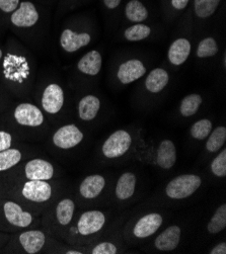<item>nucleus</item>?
Returning a JSON list of instances; mask_svg holds the SVG:
<instances>
[{"instance_id": "nucleus-1", "label": "nucleus", "mask_w": 226, "mask_h": 254, "mask_svg": "<svg viewBox=\"0 0 226 254\" xmlns=\"http://www.w3.org/2000/svg\"><path fill=\"white\" fill-rule=\"evenodd\" d=\"M109 213L102 210H88L72 221L64 233L65 240L74 246H85L92 244L102 238L109 223Z\"/></svg>"}, {"instance_id": "nucleus-2", "label": "nucleus", "mask_w": 226, "mask_h": 254, "mask_svg": "<svg viewBox=\"0 0 226 254\" xmlns=\"http://www.w3.org/2000/svg\"><path fill=\"white\" fill-rule=\"evenodd\" d=\"M36 223V217L19 202L11 199H0V230L21 231L31 228Z\"/></svg>"}, {"instance_id": "nucleus-3", "label": "nucleus", "mask_w": 226, "mask_h": 254, "mask_svg": "<svg viewBox=\"0 0 226 254\" xmlns=\"http://www.w3.org/2000/svg\"><path fill=\"white\" fill-rule=\"evenodd\" d=\"M75 212L76 202L72 197L64 196L57 200L55 205L45 214L43 224L51 234L64 235L74 219Z\"/></svg>"}, {"instance_id": "nucleus-4", "label": "nucleus", "mask_w": 226, "mask_h": 254, "mask_svg": "<svg viewBox=\"0 0 226 254\" xmlns=\"http://www.w3.org/2000/svg\"><path fill=\"white\" fill-rule=\"evenodd\" d=\"M165 217L162 213L151 212L130 221L125 228L124 236L128 243L135 244L154 235L163 225Z\"/></svg>"}, {"instance_id": "nucleus-5", "label": "nucleus", "mask_w": 226, "mask_h": 254, "mask_svg": "<svg viewBox=\"0 0 226 254\" xmlns=\"http://www.w3.org/2000/svg\"><path fill=\"white\" fill-rule=\"evenodd\" d=\"M142 155L144 161L162 170L171 169L178 159L177 147L169 139H163L156 145L147 147Z\"/></svg>"}, {"instance_id": "nucleus-6", "label": "nucleus", "mask_w": 226, "mask_h": 254, "mask_svg": "<svg viewBox=\"0 0 226 254\" xmlns=\"http://www.w3.org/2000/svg\"><path fill=\"white\" fill-rule=\"evenodd\" d=\"M134 135L127 130H117L103 143L100 152L107 160H117L127 155L134 145Z\"/></svg>"}, {"instance_id": "nucleus-7", "label": "nucleus", "mask_w": 226, "mask_h": 254, "mask_svg": "<svg viewBox=\"0 0 226 254\" xmlns=\"http://www.w3.org/2000/svg\"><path fill=\"white\" fill-rule=\"evenodd\" d=\"M202 183V177L198 174H181L173 177L167 183L164 189V193L169 199H186L192 196L200 189Z\"/></svg>"}, {"instance_id": "nucleus-8", "label": "nucleus", "mask_w": 226, "mask_h": 254, "mask_svg": "<svg viewBox=\"0 0 226 254\" xmlns=\"http://www.w3.org/2000/svg\"><path fill=\"white\" fill-rule=\"evenodd\" d=\"M21 199L35 205H45L54 196V187L48 181H27L18 188Z\"/></svg>"}, {"instance_id": "nucleus-9", "label": "nucleus", "mask_w": 226, "mask_h": 254, "mask_svg": "<svg viewBox=\"0 0 226 254\" xmlns=\"http://www.w3.org/2000/svg\"><path fill=\"white\" fill-rule=\"evenodd\" d=\"M47 243V235L40 229L21 230L10 244L16 249L17 247L22 253L37 254L41 252Z\"/></svg>"}, {"instance_id": "nucleus-10", "label": "nucleus", "mask_w": 226, "mask_h": 254, "mask_svg": "<svg viewBox=\"0 0 226 254\" xmlns=\"http://www.w3.org/2000/svg\"><path fill=\"white\" fill-rule=\"evenodd\" d=\"M84 140V133L75 124L60 127L52 136V144L58 150L68 151L79 146Z\"/></svg>"}, {"instance_id": "nucleus-11", "label": "nucleus", "mask_w": 226, "mask_h": 254, "mask_svg": "<svg viewBox=\"0 0 226 254\" xmlns=\"http://www.w3.org/2000/svg\"><path fill=\"white\" fill-rule=\"evenodd\" d=\"M107 188V176L99 173L90 174L81 181L78 187V196L83 202H93L103 195Z\"/></svg>"}, {"instance_id": "nucleus-12", "label": "nucleus", "mask_w": 226, "mask_h": 254, "mask_svg": "<svg viewBox=\"0 0 226 254\" xmlns=\"http://www.w3.org/2000/svg\"><path fill=\"white\" fill-rule=\"evenodd\" d=\"M22 175L28 181H52L57 170L51 161L43 158H33L22 166Z\"/></svg>"}, {"instance_id": "nucleus-13", "label": "nucleus", "mask_w": 226, "mask_h": 254, "mask_svg": "<svg viewBox=\"0 0 226 254\" xmlns=\"http://www.w3.org/2000/svg\"><path fill=\"white\" fill-rule=\"evenodd\" d=\"M138 185V177L133 171H124L120 174L114 188L113 198L117 204L129 202L135 195Z\"/></svg>"}, {"instance_id": "nucleus-14", "label": "nucleus", "mask_w": 226, "mask_h": 254, "mask_svg": "<svg viewBox=\"0 0 226 254\" xmlns=\"http://www.w3.org/2000/svg\"><path fill=\"white\" fill-rule=\"evenodd\" d=\"M13 119L16 125L22 128L38 129L45 123V117L42 111L32 104H20L13 113Z\"/></svg>"}, {"instance_id": "nucleus-15", "label": "nucleus", "mask_w": 226, "mask_h": 254, "mask_svg": "<svg viewBox=\"0 0 226 254\" xmlns=\"http://www.w3.org/2000/svg\"><path fill=\"white\" fill-rule=\"evenodd\" d=\"M182 240V228L179 225H171L160 232L153 240L152 247L156 251L169 252L177 249Z\"/></svg>"}, {"instance_id": "nucleus-16", "label": "nucleus", "mask_w": 226, "mask_h": 254, "mask_svg": "<svg viewBox=\"0 0 226 254\" xmlns=\"http://www.w3.org/2000/svg\"><path fill=\"white\" fill-rule=\"evenodd\" d=\"M64 105V91L56 83L49 84L42 95V108L49 115L58 114Z\"/></svg>"}, {"instance_id": "nucleus-17", "label": "nucleus", "mask_w": 226, "mask_h": 254, "mask_svg": "<svg viewBox=\"0 0 226 254\" xmlns=\"http://www.w3.org/2000/svg\"><path fill=\"white\" fill-rule=\"evenodd\" d=\"M146 73V67L137 59H131L124 62L118 70V78L123 84L132 83Z\"/></svg>"}, {"instance_id": "nucleus-18", "label": "nucleus", "mask_w": 226, "mask_h": 254, "mask_svg": "<svg viewBox=\"0 0 226 254\" xmlns=\"http://www.w3.org/2000/svg\"><path fill=\"white\" fill-rule=\"evenodd\" d=\"M39 13L35 5L31 2H21L19 8L11 15V22L18 28H30L37 23Z\"/></svg>"}, {"instance_id": "nucleus-19", "label": "nucleus", "mask_w": 226, "mask_h": 254, "mask_svg": "<svg viewBox=\"0 0 226 254\" xmlns=\"http://www.w3.org/2000/svg\"><path fill=\"white\" fill-rule=\"evenodd\" d=\"M90 43V36L86 33L77 34L71 30L63 31L60 38V45L68 53L76 52L79 49L87 46Z\"/></svg>"}, {"instance_id": "nucleus-20", "label": "nucleus", "mask_w": 226, "mask_h": 254, "mask_svg": "<svg viewBox=\"0 0 226 254\" xmlns=\"http://www.w3.org/2000/svg\"><path fill=\"white\" fill-rule=\"evenodd\" d=\"M191 53V44L187 39L175 40L169 47L168 60L171 64L180 66L184 64Z\"/></svg>"}, {"instance_id": "nucleus-21", "label": "nucleus", "mask_w": 226, "mask_h": 254, "mask_svg": "<svg viewBox=\"0 0 226 254\" xmlns=\"http://www.w3.org/2000/svg\"><path fill=\"white\" fill-rule=\"evenodd\" d=\"M5 61V74L6 77L11 80H21L27 78L28 64L22 57L8 56Z\"/></svg>"}, {"instance_id": "nucleus-22", "label": "nucleus", "mask_w": 226, "mask_h": 254, "mask_svg": "<svg viewBox=\"0 0 226 254\" xmlns=\"http://www.w3.org/2000/svg\"><path fill=\"white\" fill-rule=\"evenodd\" d=\"M103 58L100 53L96 50L89 51L78 62L77 68L80 72L86 75L94 76L99 73L102 69Z\"/></svg>"}, {"instance_id": "nucleus-23", "label": "nucleus", "mask_w": 226, "mask_h": 254, "mask_svg": "<svg viewBox=\"0 0 226 254\" xmlns=\"http://www.w3.org/2000/svg\"><path fill=\"white\" fill-rule=\"evenodd\" d=\"M100 109V101L94 95L82 97L78 104V117L83 122L93 121Z\"/></svg>"}, {"instance_id": "nucleus-24", "label": "nucleus", "mask_w": 226, "mask_h": 254, "mask_svg": "<svg viewBox=\"0 0 226 254\" xmlns=\"http://www.w3.org/2000/svg\"><path fill=\"white\" fill-rule=\"evenodd\" d=\"M169 81L168 73L162 68H155L147 75L145 80L146 89L152 93L160 92Z\"/></svg>"}, {"instance_id": "nucleus-25", "label": "nucleus", "mask_w": 226, "mask_h": 254, "mask_svg": "<svg viewBox=\"0 0 226 254\" xmlns=\"http://www.w3.org/2000/svg\"><path fill=\"white\" fill-rule=\"evenodd\" d=\"M22 152L17 148H9L0 152V172L7 171L22 160Z\"/></svg>"}, {"instance_id": "nucleus-26", "label": "nucleus", "mask_w": 226, "mask_h": 254, "mask_svg": "<svg viewBox=\"0 0 226 254\" xmlns=\"http://www.w3.org/2000/svg\"><path fill=\"white\" fill-rule=\"evenodd\" d=\"M225 142H226V128L224 126H220L211 131V133L207 137L205 148L209 153H215V152L223 148Z\"/></svg>"}, {"instance_id": "nucleus-27", "label": "nucleus", "mask_w": 226, "mask_h": 254, "mask_svg": "<svg viewBox=\"0 0 226 254\" xmlns=\"http://www.w3.org/2000/svg\"><path fill=\"white\" fill-rule=\"evenodd\" d=\"M226 228V205H220L213 216L211 217L208 225L207 230L211 235H215L223 231Z\"/></svg>"}, {"instance_id": "nucleus-28", "label": "nucleus", "mask_w": 226, "mask_h": 254, "mask_svg": "<svg viewBox=\"0 0 226 254\" xmlns=\"http://www.w3.org/2000/svg\"><path fill=\"white\" fill-rule=\"evenodd\" d=\"M202 101L203 98L200 94L193 93L187 95L185 98H183L180 105V114L185 118L194 116L198 112L200 106L202 105Z\"/></svg>"}, {"instance_id": "nucleus-29", "label": "nucleus", "mask_w": 226, "mask_h": 254, "mask_svg": "<svg viewBox=\"0 0 226 254\" xmlns=\"http://www.w3.org/2000/svg\"><path fill=\"white\" fill-rule=\"evenodd\" d=\"M213 130V124L208 119L199 120L193 124L190 129V135L193 139L198 141H203L207 139L211 131Z\"/></svg>"}, {"instance_id": "nucleus-30", "label": "nucleus", "mask_w": 226, "mask_h": 254, "mask_svg": "<svg viewBox=\"0 0 226 254\" xmlns=\"http://www.w3.org/2000/svg\"><path fill=\"white\" fill-rule=\"evenodd\" d=\"M126 16L134 22H140L147 18L148 12L145 6L137 0H132L126 6Z\"/></svg>"}, {"instance_id": "nucleus-31", "label": "nucleus", "mask_w": 226, "mask_h": 254, "mask_svg": "<svg viewBox=\"0 0 226 254\" xmlns=\"http://www.w3.org/2000/svg\"><path fill=\"white\" fill-rule=\"evenodd\" d=\"M219 3L220 0H195L196 14L202 18L209 17L215 12Z\"/></svg>"}, {"instance_id": "nucleus-32", "label": "nucleus", "mask_w": 226, "mask_h": 254, "mask_svg": "<svg viewBox=\"0 0 226 254\" xmlns=\"http://www.w3.org/2000/svg\"><path fill=\"white\" fill-rule=\"evenodd\" d=\"M150 33H151V30H150L149 27H147L146 24H135L132 25V27L128 28L124 33L125 38L126 40L130 42H138L146 39Z\"/></svg>"}, {"instance_id": "nucleus-33", "label": "nucleus", "mask_w": 226, "mask_h": 254, "mask_svg": "<svg viewBox=\"0 0 226 254\" xmlns=\"http://www.w3.org/2000/svg\"><path fill=\"white\" fill-rule=\"evenodd\" d=\"M211 173L220 179L226 176V149L223 147L216 157L210 163Z\"/></svg>"}, {"instance_id": "nucleus-34", "label": "nucleus", "mask_w": 226, "mask_h": 254, "mask_svg": "<svg viewBox=\"0 0 226 254\" xmlns=\"http://www.w3.org/2000/svg\"><path fill=\"white\" fill-rule=\"evenodd\" d=\"M218 52V46L213 38H206L201 41L197 48V56L199 58H207L215 56Z\"/></svg>"}, {"instance_id": "nucleus-35", "label": "nucleus", "mask_w": 226, "mask_h": 254, "mask_svg": "<svg viewBox=\"0 0 226 254\" xmlns=\"http://www.w3.org/2000/svg\"><path fill=\"white\" fill-rule=\"evenodd\" d=\"M87 251L90 254H116L120 253L121 249L116 242L104 240L99 242L97 241L94 245L90 246Z\"/></svg>"}, {"instance_id": "nucleus-36", "label": "nucleus", "mask_w": 226, "mask_h": 254, "mask_svg": "<svg viewBox=\"0 0 226 254\" xmlns=\"http://www.w3.org/2000/svg\"><path fill=\"white\" fill-rule=\"evenodd\" d=\"M13 137L7 131H0V152L12 147Z\"/></svg>"}, {"instance_id": "nucleus-37", "label": "nucleus", "mask_w": 226, "mask_h": 254, "mask_svg": "<svg viewBox=\"0 0 226 254\" xmlns=\"http://www.w3.org/2000/svg\"><path fill=\"white\" fill-rule=\"evenodd\" d=\"M19 0H0V8L4 12H12L16 9Z\"/></svg>"}, {"instance_id": "nucleus-38", "label": "nucleus", "mask_w": 226, "mask_h": 254, "mask_svg": "<svg viewBox=\"0 0 226 254\" xmlns=\"http://www.w3.org/2000/svg\"><path fill=\"white\" fill-rule=\"evenodd\" d=\"M209 253H211V254H226V243L225 242L218 243L216 246H214L212 249H210Z\"/></svg>"}, {"instance_id": "nucleus-39", "label": "nucleus", "mask_w": 226, "mask_h": 254, "mask_svg": "<svg viewBox=\"0 0 226 254\" xmlns=\"http://www.w3.org/2000/svg\"><path fill=\"white\" fill-rule=\"evenodd\" d=\"M189 3V0H171V4L177 9H184Z\"/></svg>"}, {"instance_id": "nucleus-40", "label": "nucleus", "mask_w": 226, "mask_h": 254, "mask_svg": "<svg viewBox=\"0 0 226 254\" xmlns=\"http://www.w3.org/2000/svg\"><path fill=\"white\" fill-rule=\"evenodd\" d=\"M104 2L107 5V7L116 8L121 3V0H104Z\"/></svg>"}, {"instance_id": "nucleus-41", "label": "nucleus", "mask_w": 226, "mask_h": 254, "mask_svg": "<svg viewBox=\"0 0 226 254\" xmlns=\"http://www.w3.org/2000/svg\"><path fill=\"white\" fill-rule=\"evenodd\" d=\"M64 253H66V254H82L84 252L79 249H69V250H66Z\"/></svg>"}, {"instance_id": "nucleus-42", "label": "nucleus", "mask_w": 226, "mask_h": 254, "mask_svg": "<svg viewBox=\"0 0 226 254\" xmlns=\"http://www.w3.org/2000/svg\"><path fill=\"white\" fill-rule=\"evenodd\" d=\"M8 235H6V234H2V233H0V246H1L6 240H7V237Z\"/></svg>"}, {"instance_id": "nucleus-43", "label": "nucleus", "mask_w": 226, "mask_h": 254, "mask_svg": "<svg viewBox=\"0 0 226 254\" xmlns=\"http://www.w3.org/2000/svg\"><path fill=\"white\" fill-rule=\"evenodd\" d=\"M2 58V51H1V49H0V59Z\"/></svg>"}]
</instances>
